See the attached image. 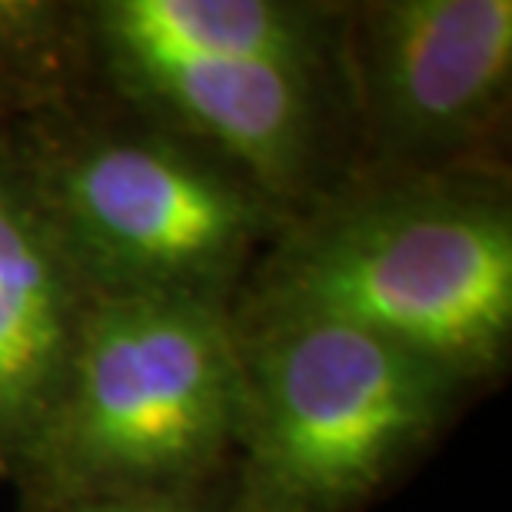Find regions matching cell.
Segmentation results:
<instances>
[{
    "mask_svg": "<svg viewBox=\"0 0 512 512\" xmlns=\"http://www.w3.org/2000/svg\"><path fill=\"white\" fill-rule=\"evenodd\" d=\"M0 153L90 296L233 306L293 220L227 160L114 94L90 64L20 107Z\"/></svg>",
    "mask_w": 512,
    "mask_h": 512,
    "instance_id": "obj_1",
    "label": "cell"
},
{
    "mask_svg": "<svg viewBox=\"0 0 512 512\" xmlns=\"http://www.w3.org/2000/svg\"><path fill=\"white\" fill-rule=\"evenodd\" d=\"M310 313L436 363L479 396L512 363V177H353L266 250L230 316Z\"/></svg>",
    "mask_w": 512,
    "mask_h": 512,
    "instance_id": "obj_2",
    "label": "cell"
},
{
    "mask_svg": "<svg viewBox=\"0 0 512 512\" xmlns=\"http://www.w3.org/2000/svg\"><path fill=\"white\" fill-rule=\"evenodd\" d=\"M240 426L243 366L230 306L90 296L10 483L24 503L227 493Z\"/></svg>",
    "mask_w": 512,
    "mask_h": 512,
    "instance_id": "obj_3",
    "label": "cell"
},
{
    "mask_svg": "<svg viewBox=\"0 0 512 512\" xmlns=\"http://www.w3.org/2000/svg\"><path fill=\"white\" fill-rule=\"evenodd\" d=\"M243 426L233 512H366L449 436L479 393L353 323L233 316Z\"/></svg>",
    "mask_w": 512,
    "mask_h": 512,
    "instance_id": "obj_4",
    "label": "cell"
},
{
    "mask_svg": "<svg viewBox=\"0 0 512 512\" xmlns=\"http://www.w3.org/2000/svg\"><path fill=\"white\" fill-rule=\"evenodd\" d=\"M336 70L350 180L509 173V0H346Z\"/></svg>",
    "mask_w": 512,
    "mask_h": 512,
    "instance_id": "obj_5",
    "label": "cell"
},
{
    "mask_svg": "<svg viewBox=\"0 0 512 512\" xmlns=\"http://www.w3.org/2000/svg\"><path fill=\"white\" fill-rule=\"evenodd\" d=\"M87 64L114 94L217 153L290 217L350 180V130L336 67L137 57H87Z\"/></svg>",
    "mask_w": 512,
    "mask_h": 512,
    "instance_id": "obj_6",
    "label": "cell"
},
{
    "mask_svg": "<svg viewBox=\"0 0 512 512\" xmlns=\"http://www.w3.org/2000/svg\"><path fill=\"white\" fill-rule=\"evenodd\" d=\"M90 290L0 153V479L54 399Z\"/></svg>",
    "mask_w": 512,
    "mask_h": 512,
    "instance_id": "obj_7",
    "label": "cell"
},
{
    "mask_svg": "<svg viewBox=\"0 0 512 512\" xmlns=\"http://www.w3.org/2000/svg\"><path fill=\"white\" fill-rule=\"evenodd\" d=\"M346 0H87L74 4L94 60H270L333 70Z\"/></svg>",
    "mask_w": 512,
    "mask_h": 512,
    "instance_id": "obj_8",
    "label": "cell"
},
{
    "mask_svg": "<svg viewBox=\"0 0 512 512\" xmlns=\"http://www.w3.org/2000/svg\"><path fill=\"white\" fill-rule=\"evenodd\" d=\"M20 512H233L227 493L180 499H84V503H24Z\"/></svg>",
    "mask_w": 512,
    "mask_h": 512,
    "instance_id": "obj_9",
    "label": "cell"
},
{
    "mask_svg": "<svg viewBox=\"0 0 512 512\" xmlns=\"http://www.w3.org/2000/svg\"><path fill=\"white\" fill-rule=\"evenodd\" d=\"M17 94H14V87H10V80L4 74V67H0V143H4V133H7V124L14 120L17 114Z\"/></svg>",
    "mask_w": 512,
    "mask_h": 512,
    "instance_id": "obj_10",
    "label": "cell"
}]
</instances>
